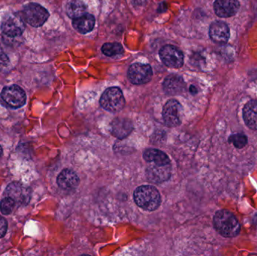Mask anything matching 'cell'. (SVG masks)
Wrapping results in <instances>:
<instances>
[{
    "label": "cell",
    "instance_id": "4",
    "mask_svg": "<svg viewBox=\"0 0 257 256\" xmlns=\"http://www.w3.org/2000/svg\"><path fill=\"white\" fill-rule=\"evenodd\" d=\"M21 14L25 22L34 27H42L49 18L48 11L37 3L27 4Z\"/></svg>",
    "mask_w": 257,
    "mask_h": 256
},
{
    "label": "cell",
    "instance_id": "23",
    "mask_svg": "<svg viewBox=\"0 0 257 256\" xmlns=\"http://www.w3.org/2000/svg\"><path fill=\"white\" fill-rule=\"evenodd\" d=\"M15 201L10 197H6L0 202V210L5 215H9L15 206Z\"/></svg>",
    "mask_w": 257,
    "mask_h": 256
},
{
    "label": "cell",
    "instance_id": "9",
    "mask_svg": "<svg viewBox=\"0 0 257 256\" xmlns=\"http://www.w3.org/2000/svg\"><path fill=\"white\" fill-rule=\"evenodd\" d=\"M181 111L182 107L181 104L175 100L171 99L166 102L163 107V120L169 127H176L181 123Z\"/></svg>",
    "mask_w": 257,
    "mask_h": 256
},
{
    "label": "cell",
    "instance_id": "2",
    "mask_svg": "<svg viewBox=\"0 0 257 256\" xmlns=\"http://www.w3.org/2000/svg\"><path fill=\"white\" fill-rule=\"evenodd\" d=\"M134 200L139 207L148 211L157 210L161 203L160 192L153 186L138 187L134 192Z\"/></svg>",
    "mask_w": 257,
    "mask_h": 256
},
{
    "label": "cell",
    "instance_id": "1",
    "mask_svg": "<svg viewBox=\"0 0 257 256\" xmlns=\"http://www.w3.org/2000/svg\"><path fill=\"white\" fill-rule=\"evenodd\" d=\"M214 225L217 232L225 237H236L241 231V225L238 219L226 210H219L216 213Z\"/></svg>",
    "mask_w": 257,
    "mask_h": 256
},
{
    "label": "cell",
    "instance_id": "3",
    "mask_svg": "<svg viewBox=\"0 0 257 256\" xmlns=\"http://www.w3.org/2000/svg\"><path fill=\"white\" fill-rule=\"evenodd\" d=\"M100 105L104 109L110 112L121 111L125 106V99L121 90L118 87L107 89L101 96Z\"/></svg>",
    "mask_w": 257,
    "mask_h": 256
},
{
    "label": "cell",
    "instance_id": "19",
    "mask_svg": "<svg viewBox=\"0 0 257 256\" xmlns=\"http://www.w3.org/2000/svg\"><path fill=\"white\" fill-rule=\"evenodd\" d=\"M144 159L149 163L158 165H166L170 164L169 156L160 150L148 149L144 153Z\"/></svg>",
    "mask_w": 257,
    "mask_h": 256
},
{
    "label": "cell",
    "instance_id": "16",
    "mask_svg": "<svg viewBox=\"0 0 257 256\" xmlns=\"http://www.w3.org/2000/svg\"><path fill=\"white\" fill-rule=\"evenodd\" d=\"M186 84L182 77L171 75L165 78L163 90L169 95H178L185 90Z\"/></svg>",
    "mask_w": 257,
    "mask_h": 256
},
{
    "label": "cell",
    "instance_id": "13",
    "mask_svg": "<svg viewBox=\"0 0 257 256\" xmlns=\"http://www.w3.org/2000/svg\"><path fill=\"white\" fill-rule=\"evenodd\" d=\"M238 0H216L214 9L216 15L220 18H230L239 10Z\"/></svg>",
    "mask_w": 257,
    "mask_h": 256
},
{
    "label": "cell",
    "instance_id": "8",
    "mask_svg": "<svg viewBox=\"0 0 257 256\" xmlns=\"http://www.w3.org/2000/svg\"><path fill=\"white\" fill-rule=\"evenodd\" d=\"M159 54L162 62L168 67L178 69L184 64V54L174 45L163 47Z\"/></svg>",
    "mask_w": 257,
    "mask_h": 256
},
{
    "label": "cell",
    "instance_id": "14",
    "mask_svg": "<svg viewBox=\"0 0 257 256\" xmlns=\"http://www.w3.org/2000/svg\"><path fill=\"white\" fill-rule=\"evenodd\" d=\"M57 184L64 190H73L79 184V178L76 173L72 169L63 170L57 177Z\"/></svg>",
    "mask_w": 257,
    "mask_h": 256
},
{
    "label": "cell",
    "instance_id": "25",
    "mask_svg": "<svg viewBox=\"0 0 257 256\" xmlns=\"http://www.w3.org/2000/svg\"><path fill=\"white\" fill-rule=\"evenodd\" d=\"M8 222L7 220L4 218L0 216V238L6 235L7 231Z\"/></svg>",
    "mask_w": 257,
    "mask_h": 256
},
{
    "label": "cell",
    "instance_id": "17",
    "mask_svg": "<svg viewBox=\"0 0 257 256\" xmlns=\"http://www.w3.org/2000/svg\"><path fill=\"white\" fill-rule=\"evenodd\" d=\"M95 23H96V20L93 15L85 14L79 18L74 19L72 21V25L77 31L79 32L81 34H86L93 30Z\"/></svg>",
    "mask_w": 257,
    "mask_h": 256
},
{
    "label": "cell",
    "instance_id": "12",
    "mask_svg": "<svg viewBox=\"0 0 257 256\" xmlns=\"http://www.w3.org/2000/svg\"><path fill=\"white\" fill-rule=\"evenodd\" d=\"M209 36L213 42L219 45H224L229 40L230 31L226 23L216 21L210 26Z\"/></svg>",
    "mask_w": 257,
    "mask_h": 256
},
{
    "label": "cell",
    "instance_id": "20",
    "mask_svg": "<svg viewBox=\"0 0 257 256\" xmlns=\"http://www.w3.org/2000/svg\"><path fill=\"white\" fill-rule=\"evenodd\" d=\"M87 6L81 0H72L66 6V12L68 16L72 19L79 18L85 15L87 12Z\"/></svg>",
    "mask_w": 257,
    "mask_h": 256
},
{
    "label": "cell",
    "instance_id": "18",
    "mask_svg": "<svg viewBox=\"0 0 257 256\" xmlns=\"http://www.w3.org/2000/svg\"><path fill=\"white\" fill-rule=\"evenodd\" d=\"M244 123L253 130H257V102L250 101L243 109Z\"/></svg>",
    "mask_w": 257,
    "mask_h": 256
},
{
    "label": "cell",
    "instance_id": "7",
    "mask_svg": "<svg viewBox=\"0 0 257 256\" xmlns=\"http://www.w3.org/2000/svg\"><path fill=\"white\" fill-rule=\"evenodd\" d=\"M152 76V69L149 65L137 63L128 68V78L132 84L136 85L147 84L151 81Z\"/></svg>",
    "mask_w": 257,
    "mask_h": 256
},
{
    "label": "cell",
    "instance_id": "6",
    "mask_svg": "<svg viewBox=\"0 0 257 256\" xmlns=\"http://www.w3.org/2000/svg\"><path fill=\"white\" fill-rule=\"evenodd\" d=\"M1 97L8 105L12 108H18L24 106L26 103L25 92L17 85H10L3 88Z\"/></svg>",
    "mask_w": 257,
    "mask_h": 256
},
{
    "label": "cell",
    "instance_id": "5",
    "mask_svg": "<svg viewBox=\"0 0 257 256\" xmlns=\"http://www.w3.org/2000/svg\"><path fill=\"white\" fill-rule=\"evenodd\" d=\"M1 29L3 33L9 37L21 36L25 30V21L22 14H12L6 17L2 23Z\"/></svg>",
    "mask_w": 257,
    "mask_h": 256
},
{
    "label": "cell",
    "instance_id": "11",
    "mask_svg": "<svg viewBox=\"0 0 257 256\" xmlns=\"http://www.w3.org/2000/svg\"><path fill=\"white\" fill-rule=\"evenodd\" d=\"M170 164L166 165L151 163L146 169V177L151 183H160L169 180L171 177Z\"/></svg>",
    "mask_w": 257,
    "mask_h": 256
},
{
    "label": "cell",
    "instance_id": "24",
    "mask_svg": "<svg viewBox=\"0 0 257 256\" xmlns=\"http://www.w3.org/2000/svg\"><path fill=\"white\" fill-rule=\"evenodd\" d=\"M10 66V60L6 54L0 53V74L4 73Z\"/></svg>",
    "mask_w": 257,
    "mask_h": 256
},
{
    "label": "cell",
    "instance_id": "10",
    "mask_svg": "<svg viewBox=\"0 0 257 256\" xmlns=\"http://www.w3.org/2000/svg\"><path fill=\"white\" fill-rule=\"evenodd\" d=\"M6 195L12 198L15 204L26 205L30 200V189L21 183L13 182L6 188Z\"/></svg>",
    "mask_w": 257,
    "mask_h": 256
},
{
    "label": "cell",
    "instance_id": "22",
    "mask_svg": "<svg viewBox=\"0 0 257 256\" xmlns=\"http://www.w3.org/2000/svg\"><path fill=\"white\" fill-rule=\"evenodd\" d=\"M229 141L236 148H243L247 144V137L243 133L234 134L229 137Z\"/></svg>",
    "mask_w": 257,
    "mask_h": 256
},
{
    "label": "cell",
    "instance_id": "21",
    "mask_svg": "<svg viewBox=\"0 0 257 256\" xmlns=\"http://www.w3.org/2000/svg\"><path fill=\"white\" fill-rule=\"evenodd\" d=\"M102 51L107 57H114V56L122 54L124 52L123 46L120 43H106L103 45Z\"/></svg>",
    "mask_w": 257,
    "mask_h": 256
},
{
    "label": "cell",
    "instance_id": "26",
    "mask_svg": "<svg viewBox=\"0 0 257 256\" xmlns=\"http://www.w3.org/2000/svg\"><path fill=\"white\" fill-rule=\"evenodd\" d=\"M2 154H3V149H2L1 146H0V157H1Z\"/></svg>",
    "mask_w": 257,
    "mask_h": 256
},
{
    "label": "cell",
    "instance_id": "15",
    "mask_svg": "<svg viewBox=\"0 0 257 256\" xmlns=\"http://www.w3.org/2000/svg\"><path fill=\"white\" fill-rule=\"evenodd\" d=\"M111 129V133L114 137L118 139H123L133 130V124L128 119L118 117L113 120Z\"/></svg>",
    "mask_w": 257,
    "mask_h": 256
}]
</instances>
